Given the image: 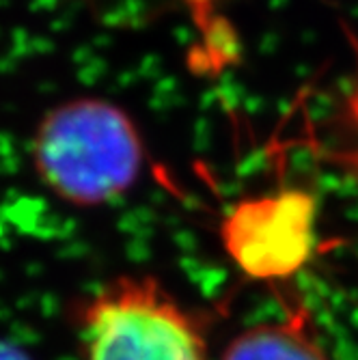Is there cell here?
<instances>
[{
  "instance_id": "7a4b0ae2",
  "label": "cell",
  "mask_w": 358,
  "mask_h": 360,
  "mask_svg": "<svg viewBox=\"0 0 358 360\" xmlns=\"http://www.w3.org/2000/svg\"><path fill=\"white\" fill-rule=\"evenodd\" d=\"M80 323L84 360H207L203 321L149 274L106 283Z\"/></svg>"
},
{
  "instance_id": "277c9868",
  "label": "cell",
  "mask_w": 358,
  "mask_h": 360,
  "mask_svg": "<svg viewBox=\"0 0 358 360\" xmlns=\"http://www.w3.org/2000/svg\"><path fill=\"white\" fill-rule=\"evenodd\" d=\"M220 360H331L317 341L302 309L283 321H266L242 330L224 347Z\"/></svg>"
},
{
  "instance_id": "5b68a950",
  "label": "cell",
  "mask_w": 358,
  "mask_h": 360,
  "mask_svg": "<svg viewBox=\"0 0 358 360\" xmlns=\"http://www.w3.org/2000/svg\"><path fill=\"white\" fill-rule=\"evenodd\" d=\"M190 9L194 24L205 37V70L220 68V65L234 63L238 48H236V32L231 26H226L220 18H216V0H184Z\"/></svg>"
},
{
  "instance_id": "6da1fadb",
  "label": "cell",
  "mask_w": 358,
  "mask_h": 360,
  "mask_svg": "<svg viewBox=\"0 0 358 360\" xmlns=\"http://www.w3.org/2000/svg\"><path fill=\"white\" fill-rule=\"evenodd\" d=\"M41 186L78 210L117 203L139 184L147 145L134 117L100 95H78L48 108L30 139Z\"/></svg>"
},
{
  "instance_id": "3957f363",
  "label": "cell",
  "mask_w": 358,
  "mask_h": 360,
  "mask_svg": "<svg viewBox=\"0 0 358 360\" xmlns=\"http://www.w3.org/2000/svg\"><path fill=\"white\" fill-rule=\"evenodd\" d=\"M317 203L300 188L244 196L220 222L222 248L248 278L281 283L309 266L315 252Z\"/></svg>"
},
{
  "instance_id": "8992f818",
  "label": "cell",
  "mask_w": 358,
  "mask_h": 360,
  "mask_svg": "<svg viewBox=\"0 0 358 360\" xmlns=\"http://www.w3.org/2000/svg\"><path fill=\"white\" fill-rule=\"evenodd\" d=\"M0 360H28V358L22 352H18L15 347L0 343Z\"/></svg>"
}]
</instances>
